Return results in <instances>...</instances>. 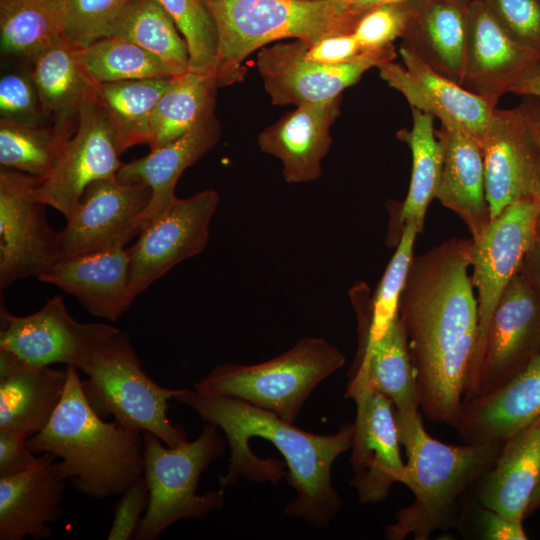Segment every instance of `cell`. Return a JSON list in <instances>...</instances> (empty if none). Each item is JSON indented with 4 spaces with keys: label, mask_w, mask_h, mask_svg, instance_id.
Returning a JSON list of instances; mask_svg holds the SVG:
<instances>
[{
    "label": "cell",
    "mask_w": 540,
    "mask_h": 540,
    "mask_svg": "<svg viewBox=\"0 0 540 540\" xmlns=\"http://www.w3.org/2000/svg\"><path fill=\"white\" fill-rule=\"evenodd\" d=\"M472 251V239L451 238L414 256L398 309L419 407L428 420L453 428L478 335Z\"/></svg>",
    "instance_id": "obj_1"
},
{
    "label": "cell",
    "mask_w": 540,
    "mask_h": 540,
    "mask_svg": "<svg viewBox=\"0 0 540 540\" xmlns=\"http://www.w3.org/2000/svg\"><path fill=\"white\" fill-rule=\"evenodd\" d=\"M175 400L224 433L230 457L227 472L219 477L221 488L241 477L274 484L285 477L296 493L285 513L317 529L327 527L341 510L332 466L351 449L353 424L345 423L331 435H319L233 397L185 389Z\"/></svg>",
    "instance_id": "obj_2"
},
{
    "label": "cell",
    "mask_w": 540,
    "mask_h": 540,
    "mask_svg": "<svg viewBox=\"0 0 540 540\" xmlns=\"http://www.w3.org/2000/svg\"><path fill=\"white\" fill-rule=\"evenodd\" d=\"M395 419L407 456L399 483L412 491L414 501L396 512L384 537L427 540L432 532L461 523L463 497L494 465L502 443L445 444L428 434L419 410L395 413Z\"/></svg>",
    "instance_id": "obj_3"
},
{
    "label": "cell",
    "mask_w": 540,
    "mask_h": 540,
    "mask_svg": "<svg viewBox=\"0 0 540 540\" xmlns=\"http://www.w3.org/2000/svg\"><path fill=\"white\" fill-rule=\"evenodd\" d=\"M67 368L63 397L48 425L28 438L32 452H49L61 461L64 479L89 498L121 495L143 475L142 433L107 422L88 404L78 369Z\"/></svg>",
    "instance_id": "obj_4"
},
{
    "label": "cell",
    "mask_w": 540,
    "mask_h": 540,
    "mask_svg": "<svg viewBox=\"0 0 540 540\" xmlns=\"http://www.w3.org/2000/svg\"><path fill=\"white\" fill-rule=\"evenodd\" d=\"M217 31L218 87L239 82L243 61L254 51L285 38L307 44L352 33L365 10L346 0H203Z\"/></svg>",
    "instance_id": "obj_5"
},
{
    "label": "cell",
    "mask_w": 540,
    "mask_h": 540,
    "mask_svg": "<svg viewBox=\"0 0 540 540\" xmlns=\"http://www.w3.org/2000/svg\"><path fill=\"white\" fill-rule=\"evenodd\" d=\"M345 362L344 354L325 338L307 336L258 364L217 365L193 388L243 400L294 423L312 391Z\"/></svg>",
    "instance_id": "obj_6"
},
{
    "label": "cell",
    "mask_w": 540,
    "mask_h": 540,
    "mask_svg": "<svg viewBox=\"0 0 540 540\" xmlns=\"http://www.w3.org/2000/svg\"><path fill=\"white\" fill-rule=\"evenodd\" d=\"M218 429L205 422L195 440L174 447L152 433H142L149 504L134 539L155 540L179 520L204 519L223 507V488L197 493L202 473L225 453Z\"/></svg>",
    "instance_id": "obj_7"
},
{
    "label": "cell",
    "mask_w": 540,
    "mask_h": 540,
    "mask_svg": "<svg viewBox=\"0 0 540 540\" xmlns=\"http://www.w3.org/2000/svg\"><path fill=\"white\" fill-rule=\"evenodd\" d=\"M82 381L84 396L101 418L131 430L149 432L174 447L187 441V433L167 417L168 401L185 389L160 386L147 375L127 333L107 336L95 348Z\"/></svg>",
    "instance_id": "obj_8"
},
{
    "label": "cell",
    "mask_w": 540,
    "mask_h": 540,
    "mask_svg": "<svg viewBox=\"0 0 540 540\" xmlns=\"http://www.w3.org/2000/svg\"><path fill=\"white\" fill-rule=\"evenodd\" d=\"M540 352V296L523 271L503 291L464 391V402L508 382Z\"/></svg>",
    "instance_id": "obj_9"
},
{
    "label": "cell",
    "mask_w": 540,
    "mask_h": 540,
    "mask_svg": "<svg viewBox=\"0 0 540 540\" xmlns=\"http://www.w3.org/2000/svg\"><path fill=\"white\" fill-rule=\"evenodd\" d=\"M39 178L0 167V288L38 278L61 260L60 232L35 195Z\"/></svg>",
    "instance_id": "obj_10"
},
{
    "label": "cell",
    "mask_w": 540,
    "mask_h": 540,
    "mask_svg": "<svg viewBox=\"0 0 540 540\" xmlns=\"http://www.w3.org/2000/svg\"><path fill=\"white\" fill-rule=\"evenodd\" d=\"M307 43L294 40L261 48L257 69L274 105H301L335 99L372 67L396 57L393 44L363 51L342 64H324L307 58Z\"/></svg>",
    "instance_id": "obj_11"
},
{
    "label": "cell",
    "mask_w": 540,
    "mask_h": 540,
    "mask_svg": "<svg viewBox=\"0 0 540 540\" xmlns=\"http://www.w3.org/2000/svg\"><path fill=\"white\" fill-rule=\"evenodd\" d=\"M121 154L113 121L95 96L81 107L52 171L39 179L36 198L68 219L91 183L116 176Z\"/></svg>",
    "instance_id": "obj_12"
},
{
    "label": "cell",
    "mask_w": 540,
    "mask_h": 540,
    "mask_svg": "<svg viewBox=\"0 0 540 540\" xmlns=\"http://www.w3.org/2000/svg\"><path fill=\"white\" fill-rule=\"evenodd\" d=\"M539 209L540 195L521 198L508 205L491 221L484 234L472 241L471 278L477 292L478 335L469 374L478 361L498 300L522 269L538 236Z\"/></svg>",
    "instance_id": "obj_13"
},
{
    "label": "cell",
    "mask_w": 540,
    "mask_h": 540,
    "mask_svg": "<svg viewBox=\"0 0 540 540\" xmlns=\"http://www.w3.org/2000/svg\"><path fill=\"white\" fill-rule=\"evenodd\" d=\"M0 349L15 355L25 366L56 363L85 373L97 345L119 329L105 323H81L56 295L38 311L15 316L1 305Z\"/></svg>",
    "instance_id": "obj_14"
},
{
    "label": "cell",
    "mask_w": 540,
    "mask_h": 540,
    "mask_svg": "<svg viewBox=\"0 0 540 540\" xmlns=\"http://www.w3.org/2000/svg\"><path fill=\"white\" fill-rule=\"evenodd\" d=\"M220 201L212 189L176 198L143 227L129 247L130 285L138 296L174 266L198 255L209 240V227Z\"/></svg>",
    "instance_id": "obj_15"
},
{
    "label": "cell",
    "mask_w": 540,
    "mask_h": 540,
    "mask_svg": "<svg viewBox=\"0 0 540 540\" xmlns=\"http://www.w3.org/2000/svg\"><path fill=\"white\" fill-rule=\"evenodd\" d=\"M151 194L146 184L116 176L91 183L60 231L61 259L126 246L141 232Z\"/></svg>",
    "instance_id": "obj_16"
},
{
    "label": "cell",
    "mask_w": 540,
    "mask_h": 540,
    "mask_svg": "<svg viewBox=\"0 0 540 540\" xmlns=\"http://www.w3.org/2000/svg\"><path fill=\"white\" fill-rule=\"evenodd\" d=\"M480 145L491 220L511 203L540 195V147L521 104L496 107Z\"/></svg>",
    "instance_id": "obj_17"
},
{
    "label": "cell",
    "mask_w": 540,
    "mask_h": 540,
    "mask_svg": "<svg viewBox=\"0 0 540 540\" xmlns=\"http://www.w3.org/2000/svg\"><path fill=\"white\" fill-rule=\"evenodd\" d=\"M345 397L356 403L353 423L350 481L363 505L376 504L399 483L405 467L392 402L369 385L347 389Z\"/></svg>",
    "instance_id": "obj_18"
},
{
    "label": "cell",
    "mask_w": 540,
    "mask_h": 540,
    "mask_svg": "<svg viewBox=\"0 0 540 540\" xmlns=\"http://www.w3.org/2000/svg\"><path fill=\"white\" fill-rule=\"evenodd\" d=\"M467 41L460 85L497 105L540 73V58L515 43L483 0L469 6Z\"/></svg>",
    "instance_id": "obj_19"
},
{
    "label": "cell",
    "mask_w": 540,
    "mask_h": 540,
    "mask_svg": "<svg viewBox=\"0 0 540 540\" xmlns=\"http://www.w3.org/2000/svg\"><path fill=\"white\" fill-rule=\"evenodd\" d=\"M399 53L403 65L391 61L379 66L381 79L399 91L411 108L480 142L497 105L439 74L410 50L401 46Z\"/></svg>",
    "instance_id": "obj_20"
},
{
    "label": "cell",
    "mask_w": 540,
    "mask_h": 540,
    "mask_svg": "<svg viewBox=\"0 0 540 540\" xmlns=\"http://www.w3.org/2000/svg\"><path fill=\"white\" fill-rule=\"evenodd\" d=\"M75 297L96 317L116 322L136 296L129 247L116 246L61 259L37 278Z\"/></svg>",
    "instance_id": "obj_21"
},
{
    "label": "cell",
    "mask_w": 540,
    "mask_h": 540,
    "mask_svg": "<svg viewBox=\"0 0 540 540\" xmlns=\"http://www.w3.org/2000/svg\"><path fill=\"white\" fill-rule=\"evenodd\" d=\"M341 102L342 95L298 105L259 133L260 150L280 160L285 182L308 183L320 178L322 161L332 144L330 129L340 114Z\"/></svg>",
    "instance_id": "obj_22"
},
{
    "label": "cell",
    "mask_w": 540,
    "mask_h": 540,
    "mask_svg": "<svg viewBox=\"0 0 540 540\" xmlns=\"http://www.w3.org/2000/svg\"><path fill=\"white\" fill-rule=\"evenodd\" d=\"M57 457L43 452L27 470L0 478V539L35 540L52 535L50 523L62 514L65 481L57 469Z\"/></svg>",
    "instance_id": "obj_23"
},
{
    "label": "cell",
    "mask_w": 540,
    "mask_h": 540,
    "mask_svg": "<svg viewBox=\"0 0 540 540\" xmlns=\"http://www.w3.org/2000/svg\"><path fill=\"white\" fill-rule=\"evenodd\" d=\"M539 416L540 352L504 385L464 402L454 429L464 443H503Z\"/></svg>",
    "instance_id": "obj_24"
},
{
    "label": "cell",
    "mask_w": 540,
    "mask_h": 540,
    "mask_svg": "<svg viewBox=\"0 0 540 540\" xmlns=\"http://www.w3.org/2000/svg\"><path fill=\"white\" fill-rule=\"evenodd\" d=\"M220 137L221 126L212 113L176 140L121 165L116 174L119 180L146 184L152 192L141 217V230L170 207L177 198L175 187L183 172L211 150Z\"/></svg>",
    "instance_id": "obj_25"
},
{
    "label": "cell",
    "mask_w": 540,
    "mask_h": 540,
    "mask_svg": "<svg viewBox=\"0 0 540 540\" xmlns=\"http://www.w3.org/2000/svg\"><path fill=\"white\" fill-rule=\"evenodd\" d=\"M409 9L401 46L460 84L469 7L455 0H409Z\"/></svg>",
    "instance_id": "obj_26"
},
{
    "label": "cell",
    "mask_w": 540,
    "mask_h": 540,
    "mask_svg": "<svg viewBox=\"0 0 540 540\" xmlns=\"http://www.w3.org/2000/svg\"><path fill=\"white\" fill-rule=\"evenodd\" d=\"M443 148V170L436 198L466 224L477 241L491 223L485 193V171L480 142L441 125L435 130Z\"/></svg>",
    "instance_id": "obj_27"
},
{
    "label": "cell",
    "mask_w": 540,
    "mask_h": 540,
    "mask_svg": "<svg viewBox=\"0 0 540 540\" xmlns=\"http://www.w3.org/2000/svg\"><path fill=\"white\" fill-rule=\"evenodd\" d=\"M539 481L540 416L502 443L494 465L478 482V501L522 521Z\"/></svg>",
    "instance_id": "obj_28"
},
{
    "label": "cell",
    "mask_w": 540,
    "mask_h": 540,
    "mask_svg": "<svg viewBox=\"0 0 540 540\" xmlns=\"http://www.w3.org/2000/svg\"><path fill=\"white\" fill-rule=\"evenodd\" d=\"M80 48L62 36L30 60L29 71L46 119L69 129L81 107L96 96L98 86L81 61Z\"/></svg>",
    "instance_id": "obj_29"
},
{
    "label": "cell",
    "mask_w": 540,
    "mask_h": 540,
    "mask_svg": "<svg viewBox=\"0 0 540 540\" xmlns=\"http://www.w3.org/2000/svg\"><path fill=\"white\" fill-rule=\"evenodd\" d=\"M67 368L22 366L0 378V430L26 439L50 422L63 397Z\"/></svg>",
    "instance_id": "obj_30"
},
{
    "label": "cell",
    "mask_w": 540,
    "mask_h": 540,
    "mask_svg": "<svg viewBox=\"0 0 540 540\" xmlns=\"http://www.w3.org/2000/svg\"><path fill=\"white\" fill-rule=\"evenodd\" d=\"M366 385L385 395L395 413L419 409L415 372L398 317L375 345L355 359L347 389Z\"/></svg>",
    "instance_id": "obj_31"
},
{
    "label": "cell",
    "mask_w": 540,
    "mask_h": 540,
    "mask_svg": "<svg viewBox=\"0 0 540 540\" xmlns=\"http://www.w3.org/2000/svg\"><path fill=\"white\" fill-rule=\"evenodd\" d=\"M66 0H0L1 51L29 61L64 33Z\"/></svg>",
    "instance_id": "obj_32"
},
{
    "label": "cell",
    "mask_w": 540,
    "mask_h": 540,
    "mask_svg": "<svg viewBox=\"0 0 540 540\" xmlns=\"http://www.w3.org/2000/svg\"><path fill=\"white\" fill-rule=\"evenodd\" d=\"M217 88L213 76L187 71L173 77L152 114L150 150L176 140L214 113Z\"/></svg>",
    "instance_id": "obj_33"
},
{
    "label": "cell",
    "mask_w": 540,
    "mask_h": 540,
    "mask_svg": "<svg viewBox=\"0 0 540 540\" xmlns=\"http://www.w3.org/2000/svg\"><path fill=\"white\" fill-rule=\"evenodd\" d=\"M412 109L413 125L400 130L397 137L406 142L412 153V173L406 199L401 204L399 221L403 226L414 222L421 232L427 208L436 198L443 170V148L435 134L434 117Z\"/></svg>",
    "instance_id": "obj_34"
},
{
    "label": "cell",
    "mask_w": 540,
    "mask_h": 540,
    "mask_svg": "<svg viewBox=\"0 0 540 540\" xmlns=\"http://www.w3.org/2000/svg\"><path fill=\"white\" fill-rule=\"evenodd\" d=\"M173 77L98 84L97 100L109 113L121 153L152 142L151 120L155 106Z\"/></svg>",
    "instance_id": "obj_35"
},
{
    "label": "cell",
    "mask_w": 540,
    "mask_h": 540,
    "mask_svg": "<svg viewBox=\"0 0 540 540\" xmlns=\"http://www.w3.org/2000/svg\"><path fill=\"white\" fill-rule=\"evenodd\" d=\"M110 36L127 39L149 51L176 76L189 71L187 43L159 0H136Z\"/></svg>",
    "instance_id": "obj_36"
},
{
    "label": "cell",
    "mask_w": 540,
    "mask_h": 540,
    "mask_svg": "<svg viewBox=\"0 0 540 540\" xmlns=\"http://www.w3.org/2000/svg\"><path fill=\"white\" fill-rule=\"evenodd\" d=\"M72 129L25 125L0 119V165L39 179L54 168Z\"/></svg>",
    "instance_id": "obj_37"
},
{
    "label": "cell",
    "mask_w": 540,
    "mask_h": 540,
    "mask_svg": "<svg viewBox=\"0 0 540 540\" xmlns=\"http://www.w3.org/2000/svg\"><path fill=\"white\" fill-rule=\"evenodd\" d=\"M80 58L97 84L176 76L158 57L118 36L103 37L81 47Z\"/></svg>",
    "instance_id": "obj_38"
},
{
    "label": "cell",
    "mask_w": 540,
    "mask_h": 540,
    "mask_svg": "<svg viewBox=\"0 0 540 540\" xmlns=\"http://www.w3.org/2000/svg\"><path fill=\"white\" fill-rule=\"evenodd\" d=\"M420 233L414 222L402 228L399 242L373 297L367 329L359 335L356 358L375 345L398 317L399 301L414 254V243Z\"/></svg>",
    "instance_id": "obj_39"
},
{
    "label": "cell",
    "mask_w": 540,
    "mask_h": 540,
    "mask_svg": "<svg viewBox=\"0 0 540 540\" xmlns=\"http://www.w3.org/2000/svg\"><path fill=\"white\" fill-rule=\"evenodd\" d=\"M159 1L187 43L189 71L215 78L218 37L214 21L203 0Z\"/></svg>",
    "instance_id": "obj_40"
},
{
    "label": "cell",
    "mask_w": 540,
    "mask_h": 540,
    "mask_svg": "<svg viewBox=\"0 0 540 540\" xmlns=\"http://www.w3.org/2000/svg\"><path fill=\"white\" fill-rule=\"evenodd\" d=\"M136 0H66L63 36L79 47L108 37Z\"/></svg>",
    "instance_id": "obj_41"
},
{
    "label": "cell",
    "mask_w": 540,
    "mask_h": 540,
    "mask_svg": "<svg viewBox=\"0 0 540 540\" xmlns=\"http://www.w3.org/2000/svg\"><path fill=\"white\" fill-rule=\"evenodd\" d=\"M483 2L515 43L540 58V0Z\"/></svg>",
    "instance_id": "obj_42"
},
{
    "label": "cell",
    "mask_w": 540,
    "mask_h": 540,
    "mask_svg": "<svg viewBox=\"0 0 540 540\" xmlns=\"http://www.w3.org/2000/svg\"><path fill=\"white\" fill-rule=\"evenodd\" d=\"M0 119L25 125L44 124L46 116L30 71L2 75Z\"/></svg>",
    "instance_id": "obj_43"
},
{
    "label": "cell",
    "mask_w": 540,
    "mask_h": 540,
    "mask_svg": "<svg viewBox=\"0 0 540 540\" xmlns=\"http://www.w3.org/2000/svg\"><path fill=\"white\" fill-rule=\"evenodd\" d=\"M409 0L368 9L352 34L363 50L381 48L402 37L409 18Z\"/></svg>",
    "instance_id": "obj_44"
},
{
    "label": "cell",
    "mask_w": 540,
    "mask_h": 540,
    "mask_svg": "<svg viewBox=\"0 0 540 540\" xmlns=\"http://www.w3.org/2000/svg\"><path fill=\"white\" fill-rule=\"evenodd\" d=\"M149 504V489L142 475L129 486L116 503L114 518L108 533L109 540H128L135 538L142 514Z\"/></svg>",
    "instance_id": "obj_45"
},
{
    "label": "cell",
    "mask_w": 540,
    "mask_h": 540,
    "mask_svg": "<svg viewBox=\"0 0 540 540\" xmlns=\"http://www.w3.org/2000/svg\"><path fill=\"white\" fill-rule=\"evenodd\" d=\"M363 51L352 33L324 36L307 44V58L324 64H342L357 58Z\"/></svg>",
    "instance_id": "obj_46"
},
{
    "label": "cell",
    "mask_w": 540,
    "mask_h": 540,
    "mask_svg": "<svg viewBox=\"0 0 540 540\" xmlns=\"http://www.w3.org/2000/svg\"><path fill=\"white\" fill-rule=\"evenodd\" d=\"M20 434L0 430V478L19 474L37 460Z\"/></svg>",
    "instance_id": "obj_47"
},
{
    "label": "cell",
    "mask_w": 540,
    "mask_h": 540,
    "mask_svg": "<svg viewBox=\"0 0 540 540\" xmlns=\"http://www.w3.org/2000/svg\"><path fill=\"white\" fill-rule=\"evenodd\" d=\"M479 536L486 540H526L522 521L506 517L480 505L477 511Z\"/></svg>",
    "instance_id": "obj_48"
},
{
    "label": "cell",
    "mask_w": 540,
    "mask_h": 540,
    "mask_svg": "<svg viewBox=\"0 0 540 540\" xmlns=\"http://www.w3.org/2000/svg\"><path fill=\"white\" fill-rule=\"evenodd\" d=\"M522 269L540 296V235L528 252Z\"/></svg>",
    "instance_id": "obj_49"
},
{
    "label": "cell",
    "mask_w": 540,
    "mask_h": 540,
    "mask_svg": "<svg viewBox=\"0 0 540 540\" xmlns=\"http://www.w3.org/2000/svg\"><path fill=\"white\" fill-rule=\"evenodd\" d=\"M513 93L540 98V73L526 80Z\"/></svg>",
    "instance_id": "obj_50"
},
{
    "label": "cell",
    "mask_w": 540,
    "mask_h": 540,
    "mask_svg": "<svg viewBox=\"0 0 540 540\" xmlns=\"http://www.w3.org/2000/svg\"><path fill=\"white\" fill-rule=\"evenodd\" d=\"M350 4L362 9V10H368L370 8L385 5V4H392V3H400L405 2L408 0H346Z\"/></svg>",
    "instance_id": "obj_51"
},
{
    "label": "cell",
    "mask_w": 540,
    "mask_h": 540,
    "mask_svg": "<svg viewBox=\"0 0 540 540\" xmlns=\"http://www.w3.org/2000/svg\"><path fill=\"white\" fill-rule=\"evenodd\" d=\"M540 506V481L532 495V498L530 500L528 509H527V515L532 513L534 510H536Z\"/></svg>",
    "instance_id": "obj_52"
},
{
    "label": "cell",
    "mask_w": 540,
    "mask_h": 540,
    "mask_svg": "<svg viewBox=\"0 0 540 540\" xmlns=\"http://www.w3.org/2000/svg\"><path fill=\"white\" fill-rule=\"evenodd\" d=\"M537 233L540 235V209L537 215Z\"/></svg>",
    "instance_id": "obj_53"
},
{
    "label": "cell",
    "mask_w": 540,
    "mask_h": 540,
    "mask_svg": "<svg viewBox=\"0 0 540 540\" xmlns=\"http://www.w3.org/2000/svg\"><path fill=\"white\" fill-rule=\"evenodd\" d=\"M457 2H460L462 4H465L467 6H469L472 2H474L475 0H455Z\"/></svg>",
    "instance_id": "obj_54"
}]
</instances>
